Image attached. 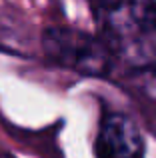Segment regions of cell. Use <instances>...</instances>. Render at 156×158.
Returning <instances> with one entry per match:
<instances>
[{"mask_svg":"<svg viewBox=\"0 0 156 158\" xmlns=\"http://www.w3.org/2000/svg\"><path fill=\"white\" fill-rule=\"evenodd\" d=\"M100 40L116 62L156 70V0H96Z\"/></svg>","mask_w":156,"mask_h":158,"instance_id":"1","label":"cell"},{"mask_svg":"<svg viewBox=\"0 0 156 158\" xmlns=\"http://www.w3.org/2000/svg\"><path fill=\"white\" fill-rule=\"evenodd\" d=\"M42 48L54 64L82 76L104 78L116 64L100 36L68 26L46 28L42 34Z\"/></svg>","mask_w":156,"mask_h":158,"instance_id":"2","label":"cell"},{"mask_svg":"<svg viewBox=\"0 0 156 158\" xmlns=\"http://www.w3.org/2000/svg\"><path fill=\"white\" fill-rule=\"evenodd\" d=\"M142 132L132 116L124 112L102 114L96 136V158H144Z\"/></svg>","mask_w":156,"mask_h":158,"instance_id":"3","label":"cell"},{"mask_svg":"<svg viewBox=\"0 0 156 158\" xmlns=\"http://www.w3.org/2000/svg\"><path fill=\"white\" fill-rule=\"evenodd\" d=\"M0 158H14V156L8 154V152H2V154H0Z\"/></svg>","mask_w":156,"mask_h":158,"instance_id":"4","label":"cell"}]
</instances>
